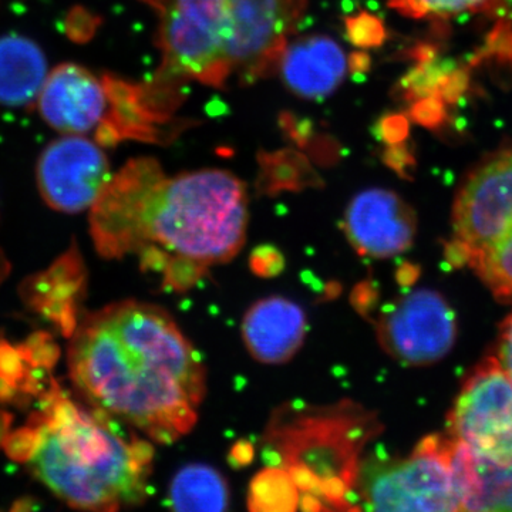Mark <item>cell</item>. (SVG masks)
<instances>
[{"instance_id":"7a4b0ae2","label":"cell","mask_w":512,"mask_h":512,"mask_svg":"<svg viewBox=\"0 0 512 512\" xmlns=\"http://www.w3.org/2000/svg\"><path fill=\"white\" fill-rule=\"evenodd\" d=\"M70 379L96 412L150 441L191 433L207 394V370L173 316L160 306L121 301L80 323L69 345Z\"/></svg>"},{"instance_id":"6da1fadb","label":"cell","mask_w":512,"mask_h":512,"mask_svg":"<svg viewBox=\"0 0 512 512\" xmlns=\"http://www.w3.org/2000/svg\"><path fill=\"white\" fill-rule=\"evenodd\" d=\"M248 194L237 175L201 170L168 177L153 158H136L110 178L92 207L101 256H136L165 291L187 292L244 248Z\"/></svg>"},{"instance_id":"3957f363","label":"cell","mask_w":512,"mask_h":512,"mask_svg":"<svg viewBox=\"0 0 512 512\" xmlns=\"http://www.w3.org/2000/svg\"><path fill=\"white\" fill-rule=\"evenodd\" d=\"M110 421L55 390L23 434L33 476L77 510L117 511L147 500L151 441L123 433Z\"/></svg>"},{"instance_id":"7402d4cb","label":"cell","mask_w":512,"mask_h":512,"mask_svg":"<svg viewBox=\"0 0 512 512\" xmlns=\"http://www.w3.org/2000/svg\"><path fill=\"white\" fill-rule=\"evenodd\" d=\"M346 32L350 42L359 47L382 46L387 37L382 20L367 12L346 19Z\"/></svg>"},{"instance_id":"f1b7e54d","label":"cell","mask_w":512,"mask_h":512,"mask_svg":"<svg viewBox=\"0 0 512 512\" xmlns=\"http://www.w3.org/2000/svg\"><path fill=\"white\" fill-rule=\"evenodd\" d=\"M143 2H146L147 5L153 6L154 9H158L161 12V9L164 8L165 2H167V0H143Z\"/></svg>"},{"instance_id":"ba28073f","label":"cell","mask_w":512,"mask_h":512,"mask_svg":"<svg viewBox=\"0 0 512 512\" xmlns=\"http://www.w3.org/2000/svg\"><path fill=\"white\" fill-rule=\"evenodd\" d=\"M380 348L407 366L439 362L456 340V316L446 299L417 289L384 306L375 322Z\"/></svg>"},{"instance_id":"cb8c5ba5","label":"cell","mask_w":512,"mask_h":512,"mask_svg":"<svg viewBox=\"0 0 512 512\" xmlns=\"http://www.w3.org/2000/svg\"><path fill=\"white\" fill-rule=\"evenodd\" d=\"M468 83H470V77H468L467 70L453 69L441 82L437 96L446 104L457 103L467 92Z\"/></svg>"},{"instance_id":"4fadbf2b","label":"cell","mask_w":512,"mask_h":512,"mask_svg":"<svg viewBox=\"0 0 512 512\" xmlns=\"http://www.w3.org/2000/svg\"><path fill=\"white\" fill-rule=\"evenodd\" d=\"M37 101L40 114L50 127L74 136L97 130L110 107L104 77L99 79L72 63L56 67L46 77Z\"/></svg>"},{"instance_id":"44dd1931","label":"cell","mask_w":512,"mask_h":512,"mask_svg":"<svg viewBox=\"0 0 512 512\" xmlns=\"http://www.w3.org/2000/svg\"><path fill=\"white\" fill-rule=\"evenodd\" d=\"M453 69V64L436 62V57L426 62H417V66L402 80L404 96L414 101L437 96L441 82Z\"/></svg>"},{"instance_id":"52a82bcc","label":"cell","mask_w":512,"mask_h":512,"mask_svg":"<svg viewBox=\"0 0 512 512\" xmlns=\"http://www.w3.org/2000/svg\"><path fill=\"white\" fill-rule=\"evenodd\" d=\"M163 64L147 89L158 103L177 80L224 87L231 76L228 0H167L161 9Z\"/></svg>"},{"instance_id":"d4e9b609","label":"cell","mask_w":512,"mask_h":512,"mask_svg":"<svg viewBox=\"0 0 512 512\" xmlns=\"http://www.w3.org/2000/svg\"><path fill=\"white\" fill-rule=\"evenodd\" d=\"M410 124L407 117L400 114L384 117L377 126V134L382 140L386 141L389 146L403 143L409 136Z\"/></svg>"},{"instance_id":"e0dca14e","label":"cell","mask_w":512,"mask_h":512,"mask_svg":"<svg viewBox=\"0 0 512 512\" xmlns=\"http://www.w3.org/2000/svg\"><path fill=\"white\" fill-rule=\"evenodd\" d=\"M45 55L22 36L0 37V103L28 106L39 97L47 77Z\"/></svg>"},{"instance_id":"8fae6325","label":"cell","mask_w":512,"mask_h":512,"mask_svg":"<svg viewBox=\"0 0 512 512\" xmlns=\"http://www.w3.org/2000/svg\"><path fill=\"white\" fill-rule=\"evenodd\" d=\"M36 177L47 205L76 214L96 204L111 174L106 154L96 143L69 134L46 147Z\"/></svg>"},{"instance_id":"5bb4252c","label":"cell","mask_w":512,"mask_h":512,"mask_svg":"<svg viewBox=\"0 0 512 512\" xmlns=\"http://www.w3.org/2000/svg\"><path fill=\"white\" fill-rule=\"evenodd\" d=\"M308 316L284 296L259 299L242 319L241 335L245 348L262 365H284L305 343Z\"/></svg>"},{"instance_id":"ac0fdd59","label":"cell","mask_w":512,"mask_h":512,"mask_svg":"<svg viewBox=\"0 0 512 512\" xmlns=\"http://www.w3.org/2000/svg\"><path fill=\"white\" fill-rule=\"evenodd\" d=\"M174 511H227L229 487L220 471L207 464H188L175 474L168 488Z\"/></svg>"},{"instance_id":"83f0119b","label":"cell","mask_w":512,"mask_h":512,"mask_svg":"<svg viewBox=\"0 0 512 512\" xmlns=\"http://www.w3.org/2000/svg\"><path fill=\"white\" fill-rule=\"evenodd\" d=\"M497 360L512 383V313L501 329Z\"/></svg>"},{"instance_id":"603a6c76","label":"cell","mask_w":512,"mask_h":512,"mask_svg":"<svg viewBox=\"0 0 512 512\" xmlns=\"http://www.w3.org/2000/svg\"><path fill=\"white\" fill-rule=\"evenodd\" d=\"M410 117L420 126L427 128L440 127L446 120V103L439 96H429L416 100L412 109H410Z\"/></svg>"},{"instance_id":"ffe728a7","label":"cell","mask_w":512,"mask_h":512,"mask_svg":"<svg viewBox=\"0 0 512 512\" xmlns=\"http://www.w3.org/2000/svg\"><path fill=\"white\" fill-rule=\"evenodd\" d=\"M495 0H389L393 9L409 18H451L490 9Z\"/></svg>"},{"instance_id":"2e32d148","label":"cell","mask_w":512,"mask_h":512,"mask_svg":"<svg viewBox=\"0 0 512 512\" xmlns=\"http://www.w3.org/2000/svg\"><path fill=\"white\" fill-rule=\"evenodd\" d=\"M453 468L461 511L512 512V458L493 460L453 440Z\"/></svg>"},{"instance_id":"277c9868","label":"cell","mask_w":512,"mask_h":512,"mask_svg":"<svg viewBox=\"0 0 512 512\" xmlns=\"http://www.w3.org/2000/svg\"><path fill=\"white\" fill-rule=\"evenodd\" d=\"M383 431L375 410L355 400H292L276 407L261 437L268 467L284 468L305 511H359L355 487L366 447Z\"/></svg>"},{"instance_id":"7c38bea8","label":"cell","mask_w":512,"mask_h":512,"mask_svg":"<svg viewBox=\"0 0 512 512\" xmlns=\"http://www.w3.org/2000/svg\"><path fill=\"white\" fill-rule=\"evenodd\" d=\"M343 232L360 256L386 259L403 254L416 237V214L396 192L369 188L350 201Z\"/></svg>"},{"instance_id":"9a60e30c","label":"cell","mask_w":512,"mask_h":512,"mask_svg":"<svg viewBox=\"0 0 512 512\" xmlns=\"http://www.w3.org/2000/svg\"><path fill=\"white\" fill-rule=\"evenodd\" d=\"M348 64L345 52L335 40L311 36L286 46L278 70L289 90L303 99L318 100L338 90Z\"/></svg>"},{"instance_id":"d6986e66","label":"cell","mask_w":512,"mask_h":512,"mask_svg":"<svg viewBox=\"0 0 512 512\" xmlns=\"http://www.w3.org/2000/svg\"><path fill=\"white\" fill-rule=\"evenodd\" d=\"M299 504L301 491L284 468L266 466L249 484L251 511H295Z\"/></svg>"},{"instance_id":"484cf974","label":"cell","mask_w":512,"mask_h":512,"mask_svg":"<svg viewBox=\"0 0 512 512\" xmlns=\"http://www.w3.org/2000/svg\"><path fill=\"white\" fill-rule=\"evenodd\" d=\"M485 55L500 56L503 59H512V25L503 23L498 25L488 37L484 49Z\"/></svg>"},{"instance_id":"5b68a950","label":"cell","mask_w":512,"mask_h":512,"mask_svg":"<svg viewBox=\"0 0 512 512\" xmlns=\"http://www.w3.org/2000/svg\"><path fill=\"white\" fill-rule=\"evenodd\" d=\"M447 258L512 302V147L485 158L461 185Z\"/></svg>"},{"instance_id":"4316f807","label":"cell","mask_w":512,"mask_h":512,"mask_svg":"<svg viewBox=\"0 0 512 512\" xmlns=\"http://www.w3.org/2000/svg\"><path fill=\"white\" fill-rule=\"evenodd\" d=\"M384 161L390 168L402 175L414 167V163H416L414 157L410 154L409 148L403 146V143L394 144V146L387 148Z\"/></svg>"},{"instance_id":"9c48e42d","label":"cell","mask_w":512,"mask_h":512,"mask_svg":"<svg viewBox=\"0 0 512 512\" xmlns=\"http://www.w3.org/2000/svg\"><path fill=\"white\" fill-rule=\"evenodd\" d=\"M306 6L308 0H228L231 73L252 83L278 70Z\"/></svg>"},{"instance_id":"8992f818","label":"cell","mask_w":512,"mask_h":512,"mask_svg":"<svg viewBox=\"0 0 512 512\" xmlns=\"http://www.w3.org/2000/svg\"><path fill=\"white\" fill-rule=\"evenodd\" d=\"M355 497L359 511H461L453 439L426 437L406 457H363Z\"/></svg>"},{"instance_id":"30bf717a","label":"cell","mask_w":512,"mask_h":512,"mask_svg":"<svg viewBox=\"0 0 512 512\" xmlns=\"http://www.w3.org/2000/svg\"><path fill=\"white\" fill-rule=\"evenodd\" d=\"M451 439L497 461L512 458V383L497 357L474 370L448 417Z\"/></svg>"}]
</instances>
